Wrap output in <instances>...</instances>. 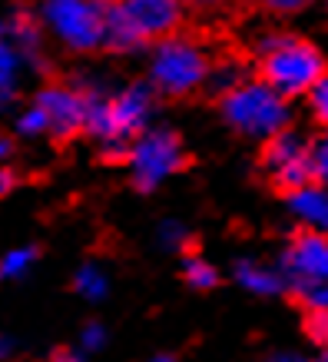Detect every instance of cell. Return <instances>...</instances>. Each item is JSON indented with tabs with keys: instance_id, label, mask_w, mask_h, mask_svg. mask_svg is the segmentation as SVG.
Returning <instances> with one entry per match:
<instances>
[{
	"instance_id": "cell-12",
	"label": "cell",
	"mask_w": 328,
	"mask_h": 362,
	"mask_svg": "<svg viewBox=\"0 0 328 362\" xmlns=\"http://www.w3.org/2000/svg\"><path fill=\"white\" fill-rule=\"evenodd\" d=\"M239 283L252 293H262V296H272L282 289V276L279 273H269L262 266H252V263H242L239 266Z\"/></svg>"
},
{
	"instance_id": "cell-2",
	"label": "cell",
	"mask_w": 328,
	"mask_h": 362,
	"mask_svg": "<svg viewBox=\"0 0 328 362\" xmlns=\"http://www.w3.org/2000/svg\"><path fill=\"white\" fill-rule=\"evenodd\" d=\"M226 120L245 136H275L288 127L285 97L269 83H239L222 97Z\"/></svg>"
},
{
	"instance_id": "cell-13",
	"label": "cell",
	"mask_w": 328,
	"mask_h": 362,
	"mask_svg": "<svg viewBox=\"0 0 328 362\" xmlns=\"http://www.w3.org/2000/svg\"><path fill=\"white\" fill-rule=\"evenodd\" d=\"M186 279L196 289H209V286H216V269L209 263H202V259H196V256H189L186 259Z\"/></svg>"
},
{
	"instance_id": "cell-16",
	"label": "cell",
	"mask_w": 328,
	"mask_h": 362,
	"mask_svg": "<svg viewBox=\"0 0 328 362\" xmlns=\"http://www.w3.org/2000/svg\"><path fill=\"white\" fill-rule=\"evenodd\" d=\"M305 329H308V336H312L318 346H325L328 349V309H312V313H308Z\"/></svg>"
},
{
	"instance_id": "cell-1",
	"label": "cell",
	"mask_w": 328,
	"mask_h": 362,
	"mask_svg": "<svg viewBox=\"0 0 328 362\" xmlns=\"http://www.w3.org/2000/svg\"><path fill=\"white\" fill-rule=\"evenodd\" d=\"M322 74H325V60L305 40L275 37L262 47V80L279 90L282 97L308 93Z\"/></svg>"
},
{
	"instance_id": "cell-11",
	"label": "cell",
	"mask_w": 328,
	"mask_h": 362,
	"mask_svg": "<svg viewBox=\"0 0 328 362\" xmlns=\"http://www.w3.org/2000/svg\"><path fill=\"white\" fill-rule=\"evenodd\" d=\"M288 206L308 230L328 233V187L325 183H305L298 189H288Z\"/></svg>"
},
{
	"instance_id": "cell-4",
	"label": "cell",
	"mask_w": 328,
	"mask_h": 362,
	"mask_svg": "<svg viewBox=\"0 0 328 362\" xmlns=\"http://www.w3.org/2000/svg\"><path fill=\"white\" fill-rule=\"evenodd\" d=\"M130 163H133V180L140 189H153L159 187L166 176L183 170L186 156H183V146H179V136L166 130H156V133H146L130 153Z\"/></svg>"
},
{
	"instance_id": "cell-25",
	"label": "cell",
	"mask_w": 328,
	"mask_h": 362,
	"mask_svg": "<svg viewBox=\"0 0 328 362\" xmlns=\"http://www.w3.org/2000/svg\"><path fill=\"white\" fill-rule=\"evenodd\" d=\"M99 342H103V332H99V329H90L87 332V346H99Z\"/></svg>"
},
{
	"instance_id": "cell-23",
	"label": "cell",
	"mask_w": 328,
	"mask_h": 362,
	"mask_svg": "<svg viewBox=\"0 0 328 362\" xmlns=\"http://www.w3.org/2000/svg\"><path fill=\"white\" fill-rule=\"evenodd\" d=\"M265 11H272V13H296V11H302L308 0H259Z\"/></svg>"
},
{
	"instance_id": "cell-9",
	"label": "cell",
	"mask_w": 328,
	"mask_h": 362,
	"mask_svg": "<svg viewBox=\"0 0 328 362\" xmlns=\"http://www.w3.org/2000/svg\"><path fill=\"white\" fill-rule=\"evenodd\" d=\"M37 107L47 113V130H54L56 140H70L87 123V100L70 90H44Z\"/></svg>"
},
{
	"instance_id": "cell-10",
	"label": "cell",
	"mask_w": 328,
	"mask_h": 362,
	"mask_svg": "<svg viewBox=\"0 0 328 362\" xmlns=\"http://www.w3.org/2000/svg\"><path fill=\"white\" fill-rule=\"evenodd\" d=\"M153 107V90L150 83H136L123 97H116L109 103V120H113V133L116 136H130V133L142 130V123L150 117Z\"/></svg>"
},
{
	"instance_id": "cell-14",
	"label": "cell",
	"mask_w": 328,
	"mask_h": 362,
	"mask_svg": "<svg viewBox=\"0 0 328 362\" xmlns=\"http://www.w3.org/2000/svg\"><path fill=\"white\" fill-rule=\"evenodd\" d=\"M312 173H315L318 183L328 187V130L312 143Z\"/></svg>"
},
{
	"instance_id": "cell-27",
	"label": "cell",
	"mask_w": 328,
	"mask_h": 362,
	"mask_svg": "<svg viewBox=\"0 0 328 362\" xmlns=\"http://www.w3.org/2000/svg\"><path fill=\"white\" fill-rule=\"evenodd\" d=\"M7 153V140H4V136H0V156Z\"/></svg>"
},
{
	"instance_id": "cell-22",
	"label": "cell",
	"mask_w": 328,
	"mask_h": 362,
	"mask_svg": "<svg viewBox=\"0 0 328 362\" xmlns=\"http://www.w3.org/2000/svg\"><path fill=\"white\" fill-rule=\"evenodd\" d=\"M33 259V250H20V252H11L7 259H4V273L7 276H17L23 269V266Z\"/></svg>"
},
{
	"instance_id": "cell-6",
	"label": "cell",
	"mask_w": 328,
	"mask_h": 362,
	"mask_svg": "<svg viewBox=\"0 0 328 362\" xmlns=\"http://www.w3.org/2000/svg\"><path fill=\"white\" fill-rule=\"evenodd\" d=\"M265 170L272 173L275 187L282 189H298L312 183V146H305V140L298 133L279 130L275 136H269L265 146Z\"/></svg>"
},
{
	"instance_id": "cell-24",
	"label": "cell",
	"mask_w": 328,
	"mask_h": 362,
	"mask_svg": "<svg viewBox=\"0 0 328 362\" xmlns=\"http://www.w3.org/2000/svg\"><path fill=\"white\" fill-rule=\"evenodd\" d=\"M186 4H193L199 11H212V7H226L229 0H186Z\"/></svg>"
},
{
	"instance_id": "cell-3",
	"label": "cell",
	"mask_w": 328,
	"mask_h": 362,
	"mask_svg": "<svg viewBox=\"0 0 328 362\" xmlns=\"http://www.w3.org/2000/svg\"><path fill=\"white\" fill-rule=\"evenodd\" d=\"M209 77V57L186 37H166L153 60L156 87L169 97H186Z\"/></svg>"
},
{
	"instance_id": "cell-21",
	"label": "cell",
	"mask_w": 328,
	"mask_h": 362,
	"mask_svg": "<svg viewBox=\"0 0 328 362\" xmlns=\"http://www.w3.org/2000/svg\"><path fill=\"white\" fill-rule=\"evenodd\" d=\"M20 130L23 133H40V130H47V113L40 110V107H33L30 113H23Z\"/></svg>"
},
{
	"instance_id": "cell-7",
	"label": "cell",
	"mask_w": 328,
	"mask_h": 362,
	"mask_svg": "<svg viewBox=\"0 0 328 362\" xmlns=\"http://www.w3.org/2000/svg\"><path fill=\"white\" fill-rule=\"evenodd\" d=\"M285 273L296 286L325 283L328 279V233L308 230L292 240L285 252Z\"/></svg>"
},
{
	"instance_id": "cell-19",
	"label": "cell",
	"mask_w": 328,
	"mask_h": 362,
	"mask_svg": "<svg viewBox=\"0 0 328 362\" xmlns=\"http://www.w3.org/2000/svg\"><path fill=\"white\" fill-rule=\"evenodd\" d=\"M77 289L80 293H87L90 299H97V296H103L107 286H103V276H99L97 269H83V273L77 276Z\"/></svg>"
},
{
	"instance_id": "cell-26",
	"label": "cell",
	"mask_w": 328,
	"mask_h": 362,
	"mask_svg": "<svg viewBox=\"0 0 328 362\" xmlns=\"http://www.w3.org/2000/svg\"><path fill=\"white\" fill-rule=\"evenodd\" d=\"M11 183H13L11 173H0V193H7V189H11Z\"/></svg>"
},
{
	"instance_id": "cell-20",
	"label": "cell",
	"mask_w": 328,
	"mask_h": 362,
	"mask_svg": "<svg viewBox=\"0 0 328 362\" xmlns=\"http://www.w3.org/2000/svg\"><path fill=\"white\" fill-rule=\"evenodd\" d=\"M13 66H17V57H13V50H11L7 44H4V37H0V90L11 83Z\"/></svg>"
},
{
	"instance_id": "cell-17",
	"label": "cell",
	"mask_w": 328,
	"mask_h": 362,
	"mask_svg": "<svg viewBox=\"0 0 328 362\" xmlns=\"http://www.w3.org/2000/svg\"><path fill=\"white\" fill-rule=\"evenodd\" d=\"M209 80V87L212 90H222V93H229L232 87H239V66H229V64H222L212 74V77H206Z\"/></svg>"
},
{
	"instance_id": "cell-5",
	"label": "cell",
	"mask_w": 328,
	"mask_h": 362,
	"mask_svg": "<svg viewBox=\"0 0 328 362\" xmlns=\"http://www.w3.org/2000/svg\"><path fill=\"white\" fill-rule=\"evenodd\" d=\"M47 21L77 50H90V47L103 44L99 0H47Z\"/></svg>"
},
{
	"instance_id": "cell-18",
	"label": "cell",
	"mask_w": 328,
	"mask_h": 362,
	"mask_svg": "<svg viewBox=\"0 0 328 362\" xmlns=\"http://www.w3.org/2000/svg\"><path fill=\"white\" fill-rule=\"evenodd\" d=\"M302 299L308 303V309H328V279L325 283H308V286H298Z\"/></svg>"
},
{
	"instance_id": "cell-8",
	"label": "cell",
	"mask_w": 328,
	"mask_h": 362,
	"mask_svg": "<svg viewBox=\"0 0 328 362\" xmlns=\"http://www.w3.org/2000/svg\"><path fill=\"white\" fill-rule=\"evenodd\" d=\"M142 40H159L183 23V0H113Z\"/></svg>"
},
{
	"instance_id": "cell-15",
	"label": "cell",
	"mask_w": 328,
	"mask_h": 362,
	"mask_svg": "<svg viewBox=\"0 0 328 362\" xmlns=\"http://www.w3.org/2000/svg\"><path fill=\"white\" fill-rule=\"evenodd\" d=\"M308 97H312V110H315V120L325 123L328 127V70L318 77V83L308 90Z\"/></svg>"
}]
</instances>
